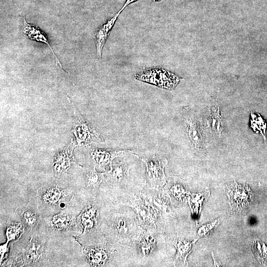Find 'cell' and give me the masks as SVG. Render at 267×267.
Masks as SVG:
<instances>
[{"mask_svg": "<svg viewBox=\"0 0 267 267\" xmlns=\"http://www.w3.org/2000/svg\"><path fill=\"white\" fill-rule=\"evenodd\" d=\"M135 78L167 89L173 88L179 81L177 76L162 68L148 69L135 75Z\"/></svg>", "mask_w": 267, "mask_h": 267, "instance_id": "1", "label": "cell"}, {"mask_svg": "<svg viewBox=\"0 0 267 267\" xmlns=\"http://www.w3.org/2000/svg\"><path fill=\"white\" fill-rule=\"evenodd\" d=\"M229 204L233 211H240L249 205L251 191L247 185L238 184L236 182L226 186Z\"/></svg>", "mask_w": 267, "mask_h": 267, "instance_id": "2", "label": "cell"}, {"mask_svg": "<svg viewBox=\"0 0 267 267\" xmlns=\"http://www.w3.org/2000/svg\"><path fill=\"white\" fill-rule=\"evenodd\" d=\"M135 227L134 220L125 215H117L113 220L111 229L115 239L124 243L130 241L135 232Z\"/></svg>", "mask_w": 267, "mask_h": 267, "instance_id": "3", "label": "cell"}, {"mask_svg": "<svg viewBox=\"0 0 267 267\" xmlns=\"http://www.w3.org/2000/svg\"><path fill=\"white\" fill-rule=\"evenodd\" d=\"M146 167V177L149 183L153 186L159 187L164 185L166 182L164 169L167 164L166 159H141Z\"/></svg>", "mask_w": 267, "mask_h": 267, "instance_id": "4", "label": "cell"}, {"mask_svg": "<svg viewBox=\"0 0 267 267\" xmlns=\"http://www.w3.org/2000/svg\"><path fill=\"white\" fill-rule=\"evenodd\" d=\"M183 113L184 122L191 144L197 151L201 152L203 150L204 142L196 116L191 111L185 108L183 110Z\"/></svg>", "mask_w": 267, "mask_h": 267, "instance_id": "5", "label": "cell"}, {"mask_svg": "<svg viewBox=\"0 0 267 267\" xmlns=\"http://www.w3.org/2000/svg\"><path fill=\"white\" fill-rule=\"evenodd\" d=\"M76 121L74 124L73 133L77 138L78 144H89L96 140H100L97 134L88 125L74 107Z\"/></svg>", "mask_w": 267, "mask_h": 267, "instance_id": "6", "label": "cell"}, {"mask_svg": "<svg viewBox=\"0 0 267 267\" xmlns=\"http://www.w3.org/2000/svg\"><path fill=\"white\" fill-rule=\"evenodd\" d=\"M120 12L119 11L110 19L102 25L95 32L94 41L97 55L101 57L102 48Z\"/></svg>", "mask_w": 267, "mask_h": 267, "instance_id": "7", "label": "cell"}, {"mask_svg": "<svg viewBox=\"0 0 267 267\" xmlns=\"http://www.w3.org/2000/svg\"><path fill=\"white\" fill-rule=\"evenodd\" d=\"M39 193L44 203L48 205H55L61 203L63 199L69 195L70 191L55 186L42 188Z\"/></svg>", "mask_w": 267, "mask_h": 267, "instance_id": "8", "label": "cell"}, {"mask_svg": "<svg viewBox=\"0 0 267 267\" xmlns=\"http://www.w3.org/2000/svg\"><path fill=\"white\" fill-rule=\"evenodd\" d=\"M98 215V210L93 205H88L83 210L79 218L83 227V234L92 230L96 226Z\"/></svg>", "mask_w": 267, "mask_h": 267, "instance_id": "9", "label": "cell"}, {"mask_svg": "<svg viewBox=\"0 0 267 267\" xmlns=\"http://www.w3.org/2000/svg\"><path fill=\"white\" fill-rule=\"evenodd\" d=\"M23 32L30 39L46 44L54 56L56 64H59V66L64 70L62 64L52 50L45 33L35 25L27 23L25 17L24 18Z\"/></svg>", "mask_w": 267, "mask_h": 267, "instance_id": "10", "label": "cell"}, {"mask_svg": "<svg viewBox=\"0 0 267 267\" xmlns=\"http://www.w3.org/2000/svg\"><path fill=\"white\" fill-rule=\"evenodd\" d=\"M84 253L89 264L92 267L104 265L109 257L107 251L102 248L86 247Z\"/></svg>", "mask_w": 267, "mask_h": 267, "instance_id": "11", "label": "cell"}, {"mask_svg": "<svg viewBox=\"0 0 267 267\" xmlns=\"http://www.w3.org/2000/svg\"><path fill=\"white\" fill-rule=\"evenodd\" d=\"M72 153L70 149H65L55 157L53 162V168L56 174L60 175L69 169L71 164L74 162Z\"/></svg>", "mask_w": 267, "mask_h": 267, "instance_id": "12", "label": "cell"}, {"mask_svg": "<svg viewBox=\"0 0 267 267\" xmlns=\"http://www.w3.org/2000/svg\"><path fill=\"white\" fill-rule=\"evenodd\" d=\"M44 248L42 242L37 238H32L25 252V259L28 263H35L40 261L44 254Z\"/></svg>", "mask_w": 267, "mask_h": 267, "instance_id": "13", "label": "cell"}, {"mask_svg": "<svg viewBox=\"0 0 267 267\" xmlns=\"http://www.w3.org/2000/svg\"><path fill=\"white\" fill-rule=\"evenodd\" d=\"M73 217L64 212L54 215L49 220L50 226L56 230H67L73 225Z\"/></svg>", "mask_w": 267, "mask_h": 267, "instance_id": "14", "label": "cell"}, {"mask_svg": "<svg viewBox=\"0 0 267 267\" xmlns=\"http://www.w3.org/2000/svg\"><path fill=\"white\" fill-rule=\"evenodd\" d=\"M209 123L211 129L217 134H220L223 130V122L219 110L213 107L209 117Z\"/></svg>", "mask_w": 267, "mask_h": 267, "instance_id": "15", "label": "cell"}, {"mask_svg": "<svg viewBox=\"0 0 267 267\" xmlns=\"http://www.w3.org/2000/svg\"><path fill=\"white\" fill-rule=\"evenodd\" d=\"M192 244V242L179 239L174 241V244L177 250L176 260L185 263L186 257L190 252Z\"/></svg>", "mask_w": 267, "mask_h": 267, "instance_id": "16", "label": "cell"}, {"mask_svg": "<svg viewBox=\"0 0 267 267\" xmlns=\"http://www.w3.org/2000/svg\"><path fill=\"white\" fill-rule=\"evenodd\" d=\"M24 230L22 224L19 222L8 223L5 228L6 241L10 242L18 239L22 235Z\"/></svg>", "mask_w": 267, "mask_h": 267, "instance_id": "17", "label": "cell"}, {"mask_svg": "<svg viewBox=\"0 0 267 267\" xmlns=\"http://www.w3.org/2000/svg\"><path fill=\"white\" fill-rule=\"evenodd\" d=\"M114 155V153L97 150H95L91 153L92 159L95 165L99 167H105L111 163Z\"/></svg>", "mask_w": 267, "mask_h": 267, "instance_id": "18", "label": "cell"}, {"mask_svg": "<svg viewBox=\"0 0 267 267\" xmlns=\"http://www.w3.org/2000/svg\"><path fill=\"white\" fill-rule=\"evenodd\" d=\"M21 215L24 223L30 229L34 228L38 224V215L34 210L25 209Z\"/></svg>", "mask_w": 267, "mask_h": 267, "instance_id": "19", "label": "cell"}, {"mask_svg": "<svg viewBox=\"0 0 267 267\" xmlns=\"http://www.w3.org/2000/svg\"><path fill=\"white\" fill-rule=\"evenodd\" d=\"M102 178L103 175L97 173L95 170L90 172L87 175V186L92 189L97 188L102 181Z\"/></svg>", "mask_w": 267, "mask_h": 267, "instance_id": "20", "label": "cell"}, {"mask_svg": "<svg viewBox=\"0 0 267 267\" xmlns=\"http://www.w3.org/2000/svg\"><path fill=\"white\" fill-rule=\"evenodd\" d=\"M112 178L118 182L122 181L125 177V171L124 167L121 164H116L110 171Z\"/></svg>", "mask_w": 267, "mask_h": 267, "instance_id": "21", "label": "cell"}, {"mask_svg": "<svg viewBox=\"0 0 267 267\" xmlns=\"http://www.w3.org/2000/svg\"><path fill=\"white\" fill-rule=\"evenodd\" d=\"M136 210L137 213H138L139 218L142 221H150L151 219L149 218V213L147 211V209L144 207H141V206L139 207H136Z\"/></svg>", "mask_w": 267, "mask_h": 267, "instance_id": "22", "label": "cell"}, {"mask_svg": "<svg viewBox=\"0 0 267 267\" xmlns=\"http://www.w3.org/2000/svg\"><path fill=\"white\" fill-rule=\"evenodd\" d=\"M9 242L7 241L0 245V264L1 265V263L4 258L6 254L7 253L8 251V244Z\"/></svg>", "mask_w": 267, "mask_h": 267, "instance_id": "23", "label": "cell"}, {"mask_svg": "<svg viewBox=\"0 0 267 267\" xmlns=\"http://www.w3.org/2000/svg\"><path fill=\"white\" fill-rule=\"evenodd\" d=\"M137 0H126L125 4H124L123 7L121 8V9L119 11L120 12H121L126 6H127L130 3L134 2Z\"/></svg>", "mask_w": 267, "mask_h": 267, "instance_id": "24", "label": "cell"}, {"mask_svg": "<svg viewBox=\"0 0 267 267\" xmlns=\"http://www.w3.org/2000/svg\"><path fill=\"white\" fill-rule=\"evenodd\" d=\"M153 0V1H158L159 0Z\"/></svg>", "mask_w": 267, "mask_h": 267, "instance_id": "25", "label": "cell"}]
</instances>
